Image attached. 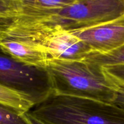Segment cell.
I'll return each mask as SVG.
<instances>
[{
    "instance_id": "6da1fadb",
    "label": "cell",
    "mask_w": 124,
    "mask_h": 124,
    "mask_svg": "<svg viewBox=\"0 0 124 124\" xmlns=\"http://www.w3.org/2000/svg\"><path fill=\"white\" fill-rule=\"evenodd\" d=\"M46 70L53 94L114 102L119 87L108 77L102 68L85 60L49 59Z\"/></svg>"
},
{
    "instance_id": "7a4b0ae2",
    "label": "cell",
    "mask_w": 124,
    "mask_h": 124,
    "mask_svg": "<svg viewBox=\"0 0 124 124\" xmlns=\"http://www.w3.org/2000/svg\"><path fill=\"white\" fill-rule=\"evenodd\" d=\"M124 16V0H78L62 8L19 15L21 23L71 31L96 26Z\"/></svg>"
},
{
    "instance_id": "3957f363",
    "label": "cell",
    "mask_w": 124,
    "mask_h": 124,
    "mask_svg": "<svg viewBox=\"0 0 124 124\" xmlns=\"http://www.w3.org/2000/svg\"><path fill=\"white\" fill-rule=\"evenodd\" d=\"M29 112L46 124H124V108L69 96L51 94Z\"/></svg>"
},
{
    "instance_id": "277c9868",
    "label": "cell",
    "mask_w": 124,
    "mask_h": 124,
    "mask_svg": "<svg viewBox=\"0 0 124 124\" xmlns=\"http://www.w3.org/2000/svg\"><path fill=\"white\" fill-rule=\"evenodd\" d=\"M0 84L27 94L36 105L53 93L50 79L46 69L21 62L1 48Z\"/></svg>"
},
{
    "instance_id": "5b68a950",
    "label": "cell",
    "mask_w": 124,
    "mask_h": 124,
    "mask_svg": "<svg viewBox=\"0 0 124 124\" xmlns=\"http://www.w3.org/2000/svg\"><path fill=\"white\" fill-rule=\"evenodd\" d=\"M70 32L87 45L93 53H108L124 45V16L96 26Z\"/></svg>"
},
{
    "instance_id": "8992f818",
    "label": "cell",
    "mask_w": 124,
    "mask_h": 124,
    "mask_svg": "<svg viewBox=\"0 0 124 124\" xmlns=\"http://www.w3.org/2000/svg\"><path fill=\"white\" fill-rule=\"evenodd\" d=\"M49 59L84 60L93 53L91 48L70 31L62 29L52 31L40 42Z\"/></svg>"
},
{
    "instance_id": "52a82bcc",
    "label": "cell",
    "mask_w": 124,
    "mask_h": 124,
    "mask_svg": "<svg viewBox=\"0 0 124 124\" xmlns=\"http://www.w3.org/2000/svg\"><path fill=\"white\" fill-rule=\"evenodd\" d=\"M0 48L16 60L31 66L46 69L49 59L41 47L20 40L0 38Z\"/></svg>"
},
{
    "instance_id": "ba28073f",
    "label": "cell",
    "mask_w": 124,
    "mask_h": 124,
    "mask_svg": "<svg viewBox=\"0 0 124 124\" xmlns=\"http://www.w3.org/2000/svg\"><path fill=\"white\" fill-rule=\"evenodd\" d=\"M0 104L12 108L23 114L29 112L36 105L32 98L27 94L1 84Z\"/></svg>"
},
{
    "instance_id": "9c48e42d",
    "label": "cell",
    "mask_w": 124,
    "mask_h": 124,
    "mask_svg": "<svg viewBox=\"0 0 124 124\" xmlns=\"http://www.w3.org/2000/svg\"><path fill=\"white\" fill-rule=\"evenodd\" d=\"M77 1L78 0H19L20 7L18 13L21 12H36L58 9L69 6Z\"/></svg>"
},
{
    "instance_id": "30bf717a",
    "label": "cell",
    "mask_w": 124,
    "mask_h": 124,
    "mask_svg": "<svg viewBox=\"0 0 124 124\" xmlns=\"http://www.w3.org/2000/svg\"><path fill=\"white\" fill-rule=\"evenodd\" d=\"M84 60L101 67L124 65V45L108 53H92Z\"/></svg>"
},
{
    "instance_id": "8fae6325",
    "label": "cell",
    "mask_w": 124,
    "mask_h": 124,
    "mask_svg": "<svg viewBox=\"0 0 124 124\" xmlns=\"http://www.w3.org/2000/svg\"><path fill=\"white\" fill-rule=\"evenodd\" d=\"M0 124H31L25 114L0 104Z\"/></svg>"
},
{
    "instance_id": "7c38bea8",
    "label": "cell",
    "mask_w": 124,
    "mask_h": 124,
    "mask_svg": "<svg viewBox=\"0 0 124 124\" xmlns=\"http://www.w3.org/2000/svg\"><path fill=\"white\" fill-rule=\"evenodd\" d=\"M19 0H0V23L12 19L18 13Z\"/></svg>"
},
{
    "instance_id": "4fadbf2b",
    "label": "cell",
    "mask_w": 124,
    "mask_h": 124,
    "mask_svg": "<svg viewBox=\"0 0 124 124\" xmlns=\"http://www.w3.org/2000/svg\"><path fill=\"white\" fill-rule=\"evenodd\" d=\"M105 75L119 87H124V65L102 67Z\"/></svg>"
},
{
    "instance_id": "5bb4252c",
    "label": "cell",
    "mask_w": 124,
    "mask_h": 124,
    "mask_svg": "<svg viewBox=\"0 0 124 124\" xmlns=\"http://www.w3.org/2000/svg\"><path fill=\"white\" fill-rule=\"evenodd\" d=\"M113 104L124 108V87H119V90Z\"/></svg>"
},
{
    "instance_id": "9a60e30c",
    "label": "cell",
    "mask_w": 124,
    "mask_h": 124,
    "mask_svg": "<svg viewBox=\"0 0 124 124\" xmlns=\"http://www.w3.org/2000/svg\"><path fill=\"white\" fill-rule=\"evenodd\" d=\"M27 117L29 119V121H30V124H46L44 122H42V121H41L40 119H39L38 118H37L36 117H35V116L32 115V114L30 113V112H27L25 113Z\"/></svg>"
}]
</instances>
